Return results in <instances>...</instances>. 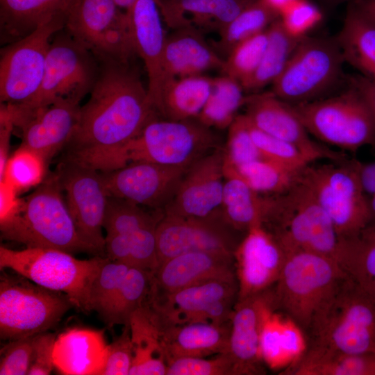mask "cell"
I'll return each mask as SVG.
<instances>
[{"mask_svg": "<svg viewBox=\"0 0 375 375\" xmlns=\"http://www.w3.org/2000/svg\"><path fill=\"white\" fill-rule=\"evenodd\" d=\"M109 349L101 330L72 328L56 338L55 368L67 375H101Z\"/></svg>", "mask_w": 375, "mask_h": 375, "instance_id": "27", "label": "cell"}, {"mask_svg": "<svg viewBox=\"0 0 375 375\" xmlns=\"http://www.w3.org/2000/svg\"><path fill=\"white\" fill-rule=\"evenodd\" d=\"M224 174L223 217L232 228L246 233L261 224L262 194L254 191L224 160Z\"/></svg>", "mask_w": 375, "mask_h": 375, "instance_id": "34", "label": "cell"}, {"mask_svg": "<svg viewBox=\"0 0 375 375\" xmlns=\"http://www.w3.org/2000/svg\"><path fill=\"white\" fill-rule=\"evenodd\" d=\"M344 62L336 37L306 35L272 83V92L291 105L324 98L340 81Z\"/></svg>", "mask_w": 375, "mask_h": 375, "instance_id": "11", "label": "cell"}, {"mask_svg": "<svg viewBox=\"0 0 375 375\" xmlns=\"http://www.w3.org/2000/svg\"><path fill=\"white\" fill-rule=\"evenodd\" d=\"M74 0H0L1 42L8 44L51 19L67 14Z\"/></svg>", "mask_w": 375, "mask_h": 375, "instance_id": "30", "label": "cell"}, {"mask_svg": "<svg viewBox=\"0 0 375 375\" xmlns=\"http://www.w3.org/2000/svg\"><path fill=\"white\" fill-rule=\"evenodd\" d=\"M269 7L280 12L294 0H262Z\"/></svg>", "mask_w": 375, "mask_h": 375, "instance_id": "60", "label": "cell"}, {"mask_svg": "<svg viewBox=\"0 0 375 375\" xmlns=\"http://www.w3.org/2000/svg\"><path fill=\"white\" fill-rule=\"evenodd\" d=\"M131 267L105 256L90 286L88 295L89 311L97 312L100 317L106 313L117 294Z\"/></svg>", "mask_w": 375, "mask_h": 375, "instance_id": "43", "label": "cell"}, {"mask_svg": "<svg viewBox=\"0 0 375 375\" xmlns=\"http://www.w3.org/2000/svg\"><path fill=\"white\" fill-rule=\"evenodd\" d=\"M34 337L10 341L1 351V375L28 374L33 357Z\"/></svg>", "mask_w": 375, "mask_h": 375, "instance_id": "51", "label": "cell"}, {"mask_svg": "<svg viewBox=\"0 0 375 375\" xmlns=\"http://www.w3.org/2000/svg\"><path fill=\"white\" fill-rule=\"evenodd\" d=\"M234 258L238 300H241L272 288L279 277L286 253L274 235L258 224L244 234Z\"/></svg>", "mask_w": 375, "mask_h": 375, "instance_id": "21", "label": "cell"}, {"mask_svg": "<svg viewBox=\"0 0 375 375\" xmlns=\"http://www.w3.org/2000/svg\"><path fill=\"white\" fill-rule=\"evenodd\" d=\"M304 340L305 347L375 354V291L347 275L317 315Z\"/></svg>", "mask_w": 375, "mask_h": 375, "instance_id": "4", "label": "cell"}, {"mask_svg": "<svg viewBox=\"0 0 375 375\" xmlns=\"http://www.w3.org/2000/svg\"><path fill=\"white\" fill-rule=\"evenodd\" d=\"M261 224L286 253L310 251L337 260L340 239L336 228L298 178L286 192L262 194Z\"/></svg>", "mask_w": 375, "mask_h": 375, "instance_id": "2", "label": "cell"}, {"mask_svg": "<svg viewBox=\"0 0 375 375\" xmlns=\"http://www.w3.org/2000/svg\"><path fill=\"white\" fill-rule=\"evenodd\" d=\"M248 122L253 141L265 158L295 172L312 163L296 146L267 134Z\"/></svg>", "mask_w": 375, "mask_h": 375, "instance_id": "45", "label": "cell"}, {"mask_svg": "<svg viewBox=\"0 0 375 375\" xmlns=\"http://www.w3.org/2000/svg\"><path fill=\"white\" fill-rule=\"evenodd\" d=\"M105 255L110 260L131 266V246L128 235L106 233Z\"/></svg>", "mask_w": 375, "mask_h": 375, "instance_id": "54", "label": "cell"}, {"mask_svg": "<svg viewBox=\"0 0 375 375\" xmlns=\"http://www.w3.org/2000/svg\"><path fill=\"white\" fill-rule=\"evenodd\" d=\"M98 59V76L88 101L81 106L65 158L104 172L158 114L131 60Z\"/></svg>", "mask_w": 375, "mask_h": 375, "instance_id": "1", "label": "cell"}, {"mask_svg": "<svg viewBox=\"0 0 375 375\" xmlns=\"http://www.w3.org/2000/svg\"><path fill=\"white\" fill-rule=\"evenodd\" d=\"M144 208L109 197L103 229L106 233L130 235L144 226L158 224L164 215L160 210L149 212Z\"/></svg>", "mask_w": 375, "mask_h": 375, "instance_id": "42", "label": "cell"}, {"mask_svg": "<svg viewBox=\"0 0 375 375\" xmlns=\"http://www.w3.org/2000/svg\"><path fill=\"white\" fill-rule=\"evenodd\" d=\"M234 374L233 360L228 352L212 358L180 357L167 362L166 375H228Z\"/></svg>", "mask_w": 375, "mask_h": 375, "instance_id": "47", "label": "cell"}, {"mask_svg": "<svg viewBox=\"0 0 375 375\" xmlns=\"http://www.w3.org/2000/svg\"><path fill=\"white\" fill-rule=\"evenodd\" d=\"M159 2L136 0L126 12L133 49L146 68L148 94L154 109L162 85V60L166 38Z\"/></svg>", "mask_w": 375, "mask_h": 375, "instance_id": "24", "label": "cell"}, {"mask_svg": "<svg viewBox=\"0 0 375 375\" xmlns=\"http://www.w3.org/2000/svg\"><path fill=\"white\" fill-rule=\"evenodd\" d=\"M49 162L38 152L20 144L9 156L0 181H5L19 194L36 188L48 176Z\"/></svg>", "mask_w": 375, "mask_h": 375, "instance_id": "41", "label": "cell"}, {"mask_svg": "<svg viewBox=\"0 0 375 375\" xmlns=\"http://www.w3.org/2000/svg\"><path fill=\"white\" fill-rule=\"evenodd\" d=\"M272 310L269 290L236 301L230 318L228 351L233 360L234 374L264 372L260 336L265 321Z\"/></svg>", "mask_w": 375, "mask_h": 375, "instance_id": "23", "label": "cell"}, {"mask_svg": "<svg viewBox=\"0 0 375 375\" xmlns=\"http://www.w3.org/2000/svg\"><path fill=\"white\" fill-rule=\"evenodd\" d=\"M22 203L19 193L5 181H0V225L3 224L18 212Z\"/></svg>", "mask_w": 375, "mask_h": 375, "instance_id": "56", "label": "cell"}, {"mask_svg": "<svg viewBox=\"0 0 375 375\" xmlns=\"http://www.w3.org/2000/svg\"><path fill=\"white\" fill-rule=\"evenodd\" d=\"M66 15L56 17L1 50L0 100L13 105L30 101L42 83L53 36L65 26Z\"/></svg>", "mask_w": 375, "mask_h": 375, "instance_id": "13", "label": "cell"}, {"mask_svg": "<svg viewBox=\"0 0 375 375\" xmlns=\"http://www.w3.org/2000/svg\"><path fill=\"white\" fill-rule=\"evenodd\" d=\"M318 1L326 8H329V9H333L344 2H346V1L349 2L351 0H318Z\"/></svg>", "mask_w": 375, "mask_h": 375, "instance_id": "61", "label": "cell"}, {"mask_svg": "<svg viewBox=\"0 0 375 375\" xmlns=\"http://www.w3.org/2000/svg\"><path fill=\"white\" fill-rule=\"evenodd\" d=\"M237 277L217 278L194 284L170 294L151 291L147 303L164 326L191 322L223 324L229 319L237 299Z\"/></svg>", "mask_w": 375, "mask_h": 375, "instance_id": "16", "label": "cell"}, {"mask_svg": "<svg viewBox=\"0 0 375 375\" xmlns=\"http://www.w3.org/2000/svg\"><path fill=\"white\" fill-rule=\"evenodd\" d=\"M74 306L65 294L40 286L17 274L0 280V335L10 341L54 327Z\"/></svg>", "mask_w": 375, "mask_h": 375, "instance_id": "12", "label": "cell"}, {"mask_svg": "<svg viewBox=\"0 0 375 375\" xmlns=\"http://www.w3.org/2000/svg\"><path fill=\"white\" fill-rule=\"evenodd\" d=\"M280 14L262 0H253L219 33L215 49L227 56L241 42L265 29Z\"/></svg>", "mask_w": 375, "mask_h": 375, "instance_id": "38", "label": "cell"}, {"mask_svg": "<svg viewBox=\"0 0 375 375\" xmlns=\"http://www.w3.org/2000/svg\"><path fill=\"white\" fill-rule=\"evenodd\" d=\"M99 66L97 57L64 28L51 41L43 79L36 94L26 103L8 104L13 113L24 114L60 99L81 101L92 90Z\"/></svg>", "mask_w": 375, "mask_h": 375, "instance_id": "10", "label": "cell"}, {"mask_svg": "<svg viewBox=\"0 0 375 375\" xmlns=\"http://www.w3.org/2000/svg\"><path fill=\"white\" fill-rule=\"evenodd\" d=\"M244 91L240 83L228 76L213 78L210 96L197 119L210 128H228L244 105Z\"/></svg>", "mask_w": 375, "mask_h": 375, "instance_id": "37", "label": "cell"}, {"mask_svg": "<svg viewBox=\"0 0 375 375\" xmlns=\"http://www.w3.org/2000/svg\"><path fill=\"white\" fill-rule=\"evenodd\" d=\"M153 275L151 272L131 266L113 301L101 317L106 325L128 324L132 313L144 303L149 295Z\"/></svg>", "mask_w": 375, "mask_h": 375, "instance_id": "39", "label": "cell"}, {"mask_svg": "<svg viewBox=\"0 0 375 375\" xmlns=\"http://www.w3.org/2000/svg\"><path fill=\"white\" fill-rule=\"evenodd\" d=\"M238 175L256 192L276 194L288 190L299 172L268 159L254 160L235 167Z\"/></svg>", "mask_w": 375, "mask_h": 375, "instance_id": "40", "label": "cell"}, {"mask_svg": "<svg viewBox=\"0 0 375 375\" xmlns=\"http://www.w3.org/2000/svg\"><path fill=\"white\" fill-rule=\"evenodd\" d=\"M357 9L375 22V0H351Z\"/></svg>", "mask_w": 375, "mask_h": 375, "instance_id": "59", "label": "cell"}, {"mask_svg": "<svg viewBox=\"0 0 375 375\" xmlns=\"http://www.w3.org/2000/svg\"><path fill=\"white\" fill-rule=\"evenodd\" d=\"M284 375H375V354H351L305 347Z\"/></svg>", "mask_w": 375, "mask_h": 375, "instance_id": "32", "label": "cell"}, {"mask_svg": "<svg viewBox=\"0 0 375 375\" xmlns=\"http://www.w3.org/2000/svg\"><path fill=\"white\" fill-rule=\"evenodd\" d=\"M356 166L361 187L369 198L375 194V161L364 163L356 160Z\"/></svg>", "mask_w": 375, "mask_h": 375, "instance_id": "58", "label": "cell"}, {"mask_svg": "<svg viewBox=\"0 0 375 375\" xmlns=\"http://www.w3.org/2000/svg\"><path fill=\"white\" fill-rule=\"evenodd\" d=\"M253 0H160L166 24L173 29L192 26L219 33Z\"/></svg>", "mask_w": 375, "mask_h": 375, "instance_id": "28", "label": "cell"}, {"mask_svg": "<svg viewBox=\"0 0 375 375\" xmlns=\"http://www.w3.org/2000/svg\"><path fill=\"white\" fill-rule=\"evenodd\" d=\"M222 212L203 218L165 214L156 228L158 266L176 256L193 251L233 253L241 240Z\"/></svg>", "mask_w": 375, "mask_h": 375, "instance_id": "17", "label": "cell"}, {"mask_svg": "<svg viewBox=\"0 0 375 375\" xmlns=\"http://www.w3.org/2000/svg\"><path fill=\"white\" fill-rule=\"evenodd\" d=\"M15 128L12 112L8 104L1 103L0 108V177L9 158L10 140Z\"/></svg>", "mask_w": 375, "mask_h": 375, "instance_id": "55", "label": "cell"}, {"mask_svg": "<svg viewBox=\"0 0 375 375\" xmlns=\"http://www.w3.org/2000/svg\"><path fill=\"white\" fill-rule=\"evenodd\" d=\"M298 179L331 218L340 240L369 222V199L361 187L356 159L310 163L299 172Z\"/></svg>", "mask_w": 375, "mask_h": 375, "instance_id": "9", "label": "cell"}, {"mask_svg": "<svg viewBox=\"0 0 375 375\" xmlns=\"http://www.w3.org/2000/svg\"><path fill=\"white\" fill-rule=\"evenodd\" d=\"M348 82L363 96L372 112L375 126V81L362 75H356L350 77ZM372 147L375 153V143Z\"/></svg>", "mask_w": 375, "mask_h": 375, "instance_id": "57", "label": "cell"}, {"mask_svg": "<svg viewBox=\"0 0 375 375\" xmlns=\"http://www.w3.org/2000/svg\"><path fill=\"white\" fill-rule=\"evenodd\" d=\"M80 102L64 98L29 112L14 114L11 111L15 127L21 130V144L36 151L49 162L71 140L78 119Z\"/></svg>", "mask_w": 375, "mask_h": 375, "instance_id": "22", "label": "cell"}, {"mask_svg": "<svg viewBox=\"0 0 375 375\" xmlns=\"http://www.w3.org/2000/svg\"><path fill=\"white\" fill-rule=\"evenodd\" d=\"M105 256L78 259L56 249L26 247L13 250L0 247L1 269H9L45 288L66 294L74 306L89 312L92 281Z\"/></svg>", "mask_w": 375, "mask_h": 375, "instance_id": "7", "label": "cell"}, {"mask_svg": "<svg viewBox=\"0 0 375 375\" xmlns=\"http://www.w3.org/2000/svg\"><path fill=\"white\" fill-rule=\"evenodd\" d=\"M369 199V222L375 223V194Z\"/></svg>", "mask_w": 375, "mask_h": 375, "instance_id": "62", "label": "cell"}, {"mask_svg": "<svg viewBox=\"0 0 375 375\" xmlns=\"http://www.w3.org/2000/svg\"><path fill=\"white\" fill-rule=\"evenodd\" d=\"M162 1H177V0H162Z\"/></svg>", "mask_w": 375, "mask_h": 375, "instance_id": "64", "label": "cell"}, {"mask_svg": "<svg viewBox=\"0 0 375 375\" xmlns=\"http://www.w3.org/2000/svg\"><path fill=\"white\" fill-rule=\"evenodd\" d=\"M158 224L144 226L131 234V266L154 273L158 267L156 228Z\"/></svg>", "mask_w": 375, "mask_h": 375, "instance_id": "50", "label": "cell"}, {"mask_svg": "<svg viewBox=\"0 0 375 375\" xmlns=\"http://www.w3.org/2000/svg\"><path fill=\"white\" fill-rule=\"evenodd\" d=\"M65 29L97 58L130 61L136 55L126 12L115 0H74Z\"/></svg>", "mask_w": 375, "mask_h": 375, "instance_id": "14", "label": "cell"}, {"mask_svg": "<svg viewBox=\"0 0 375 375\" xmlns=\"http://www.w3.org/2000/svg\"><path fill=\"white\" fill-rule=\"evenodd\" d=\"M213 78L203 74L176 78L165 82L155 105L163 119H197L210 96Z\"/></svg>", "mask_w": 375, "mask_h": 375, "instance_id": "31", "label": "cell"}, {"mask_svg": "<svg viewBox=\"0 0 375 375\" xmlns=\"http://www.w3.org/2000/svg\"><path fill=\"white\" fill-rule=\"evenodd\" d=\"M133 347L130 328L125 325L122 334L109 344L108 353L101 375H128L132 365Z\"/></svg>", "mask_w": 375, "mask_h": 375, "instance_id": "52", "label": "cell"}, {"mask_svg": "<svg viewBox=\"0 0 375 375\" xmlns=\"http://www.w3.org/2000/svg\"><path fill=\"white\" fill-rule=\"evenodd\" d=\"M62 193L56 174H48L22 199L16 215L0 225L1 237L26 247L95 253L80 236Z\"/></svg>", "mask_w": 375, "mask_h": 375, "instance_id": "5", "label": "cell"}, {"mask_svg": "<svg viewBox=\"0 0 375 375\" xmlns=\"http://www.w3.org/2000/svg\"><path fill=\"white\" fill-rule=\"evenodd\" d=\"M337 261L348 276L375 291V223L341 240Z\"/></svg>", "mask_w": 375, "mask_h": 375, "instance_id": "36", "label": "cell"}, {"mask_svg": "<svg viewBox=\"0 0 375 375\" xmlns=\"http://www.w3.org/2000/svg\"><path fill=\"white\" fill-rule=\"evenodd\" d=\"M224 149V162L234 167L265 158L253 141L244 115H238L229 126L227 143Z\"/></svg>", "mask_w": 375, "mask_h": 375, "instance_id": "46", "label": "cell"}, {"mask_svg": "<svg viewBox=\"0 0 375 375\" xmlns=\"http://www.w3.org/2000/svg\"><path fill=\"white\" fill-rule=\"evenodd\" d=\"M55 172L77 231L98 256L105 255L103 222L109 195L100 172L65 158Z\"/></svg>", "mask_w": 375, "mask_h": 375, "instance_id": "15", "label": "cell"}, {"mask_svg": "<svg viewBox=\"0 0 375 375\" xmlns=\"http://www.w3.org/2000/svg\"><path fill=\"white\" fill-rule=\"evenodd\" d=\"M136 0H115L117 6L122 10L126 12L130 9Z\"/></svg>", "mask_w": 375, "mask_h": 375, "instance_id": "63", "label": "cell"}, {"mask_svg": "<svg viewBox=\"0 0 375 375\" xmlns=\"http://www.w3.org/2000/svg\"><path fill=\"white\" fill-rule=\"evenodd\" d=\"M186 170L149 162H131L100 174L109 197L164 212Z\"/></svg>", "mask_w": 375, "mask_h": 375, "instance_id": "18", "label": "cell"}, {"mask_svg": "<svg viewBox=\"0 0 375 375\" xmlns=\"http://www.w3.org/2000/svg\"><path fill=\"white\" fill-rule=\"evenodd\" d=\"M268 41L256 70L240 84L245 91L256 92L272 83L281 74L298 44L305 37H296L283 26L280 17L267 28Z\"/></svg>", "mask_w": 375, "mask_h": 375, "instance_id": "35", "label": "cell"}, {"mask_svg": "<svg viewBox=\"0 0 375 375\" xmlns=\"http://www.w3.org/2000/svg\"><path fill=\"white\" fill-rule=\"evenodd\" d=\"M343 92L291 105L308 132L342 151L356 152L375 143V126L367 103L349 84Z\"/></svg>", "mask_w": 375, "mask_h": 375, "instance_id": "8", "label": "cell"}, {"mask_svg": "<svg viewBox=\"0 0 375 375\" xmlns=\"http://www.w3.org/2000/svg\"><path fill=\"white\" fill-rule=\"evenodd\" d=\"M347 275L333 258L304 251L286 253L279 277L269 289L273 310L293 323L304 338Z\"/></svg>", "mask_w": 375, "mask_h": 375, "instance_id": "3", "label": "cell"}, {"mask_svg": "<svg viewBox=\"0 0 375 375\" xmlns=\"http://www.w3.org/2000/svg\"><path fill=\"white\" fill-rule=\"evenodd\" d=\"M162 63L163 85L176 78L200 75L210 69L222 71L224 59L209 45L201 31L184 26L166 35Z\"/></svg>", "mask_w": 375, "mask_h": 375, "instance_id": "26", "label": "cell"}, {"mask_svg": "<svg viewBox=\"0 0 375 375\" xmlns=\"http://www.w3.org/2000/svg\"><path fill=\"white\" fill-rule=\"evenodd\" d=\"M267 30L256 34L238 44L224 59L222 72L241 83L257 68L266 49Z\"/></svg>", "mask_w": 375, "mask_h": 375, "instance_id": "44", "label": "cell"}, {"mask_svg": "<svg viewBox=\"0 0 375 375\" xmlns=\"http://www.w3.org/2000/svg\"><path fill=\"white\" fill-rule=\"evenodd\" d=\"M336 38L344 61L375 81V22L349 2Z\"/></svg>", "mask_w": 375, "mask_h": 375, "instance_id": "33", "label": "cell"}, {"mask_svg": "<svg viewBox=\"0 0 375 375\" xmlns=\"http://www.w3.org/2000/svg\"><path fill=\"white\" fill-rule=\"evenodd\" d=\"M224 149L218 147L191 165L164 213L208 218L222 212Z\"/></svg>", "mask_w": 375, "mask_h": 375, "instance_id": "20", "label": "cell"}, {"mask_svg": "<svg viewBox=\"0 0 375 375\" xmlns=\"http://www.w3.org/2000/svg\"><path fill=\"white\" fill-rule=\"evenodd\" d=\"M230 325L191 322L164 326L162 344L167 363L180 357H207L228 352Z\"/></svg>", "mask_w": 375, "mask_h": 375, "instance_id": "29", "label": "cell"}, {"mask_svg": "<svg viewBox=\"0 0 375 375\" xmlns=\"http://www.w3.org/2000/svg\"><path fill=\"white\" fill-rule=\"evenodd\" d=\"M280 19L289 33L303 37L322 19V13L308 0H294L280 12Z\"/></svg>", "mask_w": 375, "mask_h": 375, "instance_id": "48", "label": "cell"}, {"mask_svg": "<svg viewBox=\"0 0 375 375\" xmlns=\"http://www.w3.org/2000/svg\"><path fill=\"white\" fill-rule=\"evenodd\" d=\"M232 277H236L233 253L188 252L158 266L153 275L151 292L165 295L201 282Z\"/></svg>", "mask_w": 375, "mask_h": 375, "instance_id": "25", "label": "cell"}, {"mask_svg": "<svg viewBox=\"0 0 375 375\" xmlns=\"http://www.w3.org/2000/svg\"><path fill=\"white\" fill-rule=\"evenodd\" d=\"M56 335L44 332L34 337L31 364L28 372L30 375H48L53 368V347Z\"/></svg>", "mask_w": 375, "mask_h": 375, "instance_id": "53", "label": "cell"}, {"mask_svg": "<svg viewBox=\"0 0 375 375\" xmlns=\"http://www.w3.org/2000/svg\"><path fill=\"white\" fill-rule=\"evenodd\" d=\"M244 106V115L253 126L296 146L312 162L321 159L331 162L349 159L344 151L331 149L311 139L292 106L272 92L247 96Z\"/></svg>", "mask_w": 375, "mask_h": 375, "instance_id": "19", "label": "cell"}, {"mask_svg": "<svg viewBox=\"0 0 375 375\" xmlns=\"http://www.w3.org/2000/svg\"><path fill=\"white\" fill-rule=\"evenodd\" d=\"M218 147L211 128L197 119L171 120L157 117L122 148L106 172L131 162H149L188 169Z\"/></svg>", "mask_w": 375, "mask_h": 375, "instance_id": "6", "label": "cell"}, {"mask_svg": "<svg viewBox=\"0 0 375 375\" xmlns=\"http://www.w3.org/2000/svg\"><path fill=\"white\" fill-rule=\"evenodd\" d=\"M283 317L272 310L267 315L260 336V351L265 363L271 368L288 365L282 344L281 326Z\"/></svg>", "mask_w": 375, "mask_h": 375, "instance_id": "49", "label": "cell"}]
</instances>
